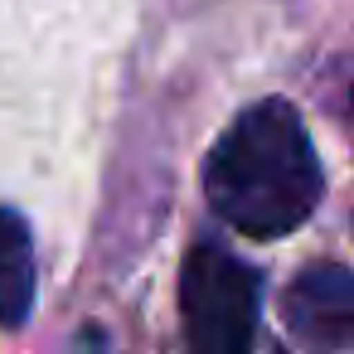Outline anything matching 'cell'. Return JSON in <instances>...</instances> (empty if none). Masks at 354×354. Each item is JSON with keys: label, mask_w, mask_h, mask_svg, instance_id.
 <instances>
[{"label": "cell", "mask_w": 354, "mask_h": 354, "mask_svg": "<svg viewBox=\"0 0 354 354\" xmlns=\"http://www.w3.org/2000/svg\"><path fill=\"white\" fill-rule=\"evenodd\" d=\"M204 194L209 209L243 238L296 233L325 194V175L301 112L281 97L248 107L209 151Z\"/></svg>", "instance_id": "6da1fadb"}, {"label": "cell", "mask_w": 354, "mask_h": 354, "mask_svg": "<svg viewBox=\"0 0 354 354\" xmlns=\"http://www.w3.org/2000/svg\"><path fill=\"white\" fill-rule=\"evenodd\" d=\"M262 286L248 262L218 243L189 248L180 267V320L185 344L199 354H243L257 335Z\"/></svg>", "instance_id": "7a4b0ae2"}, {"label": "cell", "mask_w": 354, "mask_h": 354, "mask_svg": "<svg viewBox=\"0 0 354 354\" xmlns=\"http://www.w3.org/2000/svg\"><path fill=\"white\" fill-rule=\"evenodd\" d=\"M286 330L315 349L354 344V277L339 262L306 267L286 291Z\"/></svg>", "instance_id": "3957f363"}, {"label": "cell", "mask_w": 354, "mask_h": 354, "mask_svg": "<svg viewBox=\"0 0 354 354\" xmlns=\"http://www.w3.org/2000/svg\"><path fill=\"white\" fill-rule=\"evenodd\" d=\"M35 306V238L15 209H0V325H25Z\"/></svg>", "instance_id": "277c9868"}]
</instances>
